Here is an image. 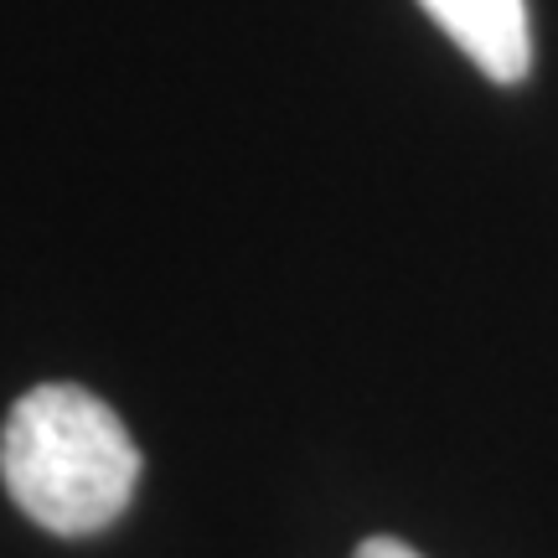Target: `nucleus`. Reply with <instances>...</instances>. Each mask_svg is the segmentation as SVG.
Wrapping results in <instances>:
<instances>
[{"instance_id":"f03ea898","label":"nucleus","mask_w":558,"mask_h":558,"mask_svg":"<svg viewBox=\"0 0 558 558\" xmlns=\"http://www.w3.org/2000/svg\"><path fill=\"white\" fill-rule=\"evenodd\" d=\"M492 83H522L533 68L527 0H418Z\"/></svg>"},{"instance_id":"7ed1b4c3","label":"nucleus","mask_w":558,"mask_h":558,"mask_svg":"<svg viewBox=\"0 0 558 558\" xmlns=\"http://www.w3.org/2000/svg\"><path fill=\"white\" fill-rule=\"evenodd\" d=\"M352 558H424V554H414V548L399 543V538H367Z\"/></svg>"},{"instance_id":"f257e3e1","label":"nucleus","mask_w":558,"mask_h":558,"mask_svg":"<svg viewBox=\"0 0 558 558\" xmlns=\"http://www.w3.org/2000/svg\"><path fill=\"white\" fill-rule=\"evenodd\" d=\"M0 481L37 527L88 538L130 507L140 450L124 418L88 388L41 383L0 429Z\"/></svg>"}]
</instances>
